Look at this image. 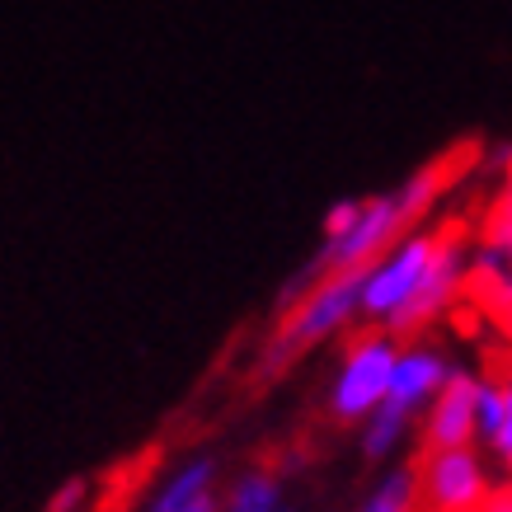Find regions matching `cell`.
Returning <instances> with one entry per match:
<instances>
[{"label":"cell","mask_w":512,"mask_h":512,"mask_svg":"<svg viewBox=\"0 0 512 512\" xmlns=\"http://www.w3.org/2000/svg\"><path fill=\"white\" fill-rule=\"evenodd\" d=\"M503 489H508V498H512V470H508V480H503Z\"/></svg>","instance_id":"ac0fdd59"},{"label":"cell","mask_w":512,"mask_h":512,"mask_svg":"<svg viewBox=\"0 0 512 512\" xmlns=\"http://www.w3.org/2000/svg\"><path fill=\"white\" fill-rule=\"evenodd\" d=\"M353 512H423V494H419V470L409 466H390L381 480L367 489V498Z\"/></svg>","instance_id":"8fae6325"},{"label":"cell","mask_w":512,"mask_h":512,"mask_svg":"<svg viewBox=\"0 0 512 512\" xmlns=\"http://www.w3.org/2000/svg\"><path fill=\"white\" fill-rule=\"evenodd\" d=\"M451 376H456V362H451L437 343L409 339L400 348V362H395V376H390V404H400L404 414L423 419V409L442 395Z\"/></svg>","instance_id":"9c48e42d"},{"label":"cell","mask_w":512,"mask_h":512,"mask_svg":"<svg viewBox=\"0 0 512 512\" xmlns=\"http://www.w3.org/2000/svg\"><path fill=\"white\" fill-rule=\"evenodd\" d=\"M414 470H419L423 512H480L503 489V480H494L480 447L419 451Z\"/></svg>","instance_id":"5b68a950"},{"label":"cell","mask_w":512,"mask_h":512,"mask_svg":"<svg viewBox=\"0 0 512 512\" xmlns=\"http://www.w3.org/2000/svg\"><path fill=\"white\" fill-rule=\"evenodd\" d=\"M437 240H442V231H409L376 264L362 268V325L395 329V320L414 306L419 287L428 282Z\"/></svg>","instance_id":"277c9868"},{"label":"cell","mask_w":512,"mask_h":512,"mask_svg":"<svg viewBox=\"0 0 512 512\" xmlns=\"http://www.w3.org/2000/svg\"><path fill=\"white\" fill-rule=\"evenodd\" d=\"M470 311L498 329V339L512 348V235H480L470 245L466 301Z\"/></svg>","instance_id":"52a82bcc"},{"label":"cell","mask_w":512,"mask_h":512,"mask_svg":"<svg viewBox=\"0 0 512 512\" xmlns=\"http://www.w3.org/2000/svg\"><path fill=\"white\" fill-rule=\"evenodd\" d=\"M404 339H395L390 329H372L362 325L343 339V353L334 362V376L325 386V409L339 423H362L372 419L376 409L390 400V376H395V362H400Z\"/></svg>","instance_id":"3957f363"},{"label":"cell","mask_w":512,"mask_h":512,"mask_svg":"<svg viewBox=\"0 0 512 512\" xmlns=\"http://www.w3.org/2000/svg\"><path fill=\"white\" fill-rule=\"evenodd\" d=\"M484 372H494L498 386H503V428H498V442L489 447V456H494L498 466L512 470V348H503V353L489 357Z\"/></svg>","instance_id":"4fadbf2b"},{"label":"cell","mask_w":512,"mask_h":512,"mask_svg":"<svg viewBox=\"0 0 512 512\" xmlns=\"http://www.w3.org/2000/svg\"><path fill=\"white\" fill-rule=\"evenodd\" d=\"M132 512H226V480L212 451L174 456L137 494Z\"/></svg>","instance_id":"8992f818"},{"label":"cell","mask_w":512,"mask_h":512,"mask_svg":"<svg viewBox=\"0 0 512 512\" xmlns=\"http://www.w3.org/2000/svg\"><path fill=\"white\" fill-rule=\"evenodd\" d=\"M278 512H292V508H278Z\"/></svg>","instance_id":"d6986e66"},{"label":"cell","mask_w":512,"mask_h":512,"mask_svg":"<svg viewBox=\"0 0 512 512\" xmlns=\"http://www.w3.org/2000/svg\"><path fill=\"white\" fill-rule=\"evenodd\" d=\"M409 437H419V419H414V414H404L400 404L386 400L372 419L362 423V456H367V461H390Z\"/></svg>","instance_id":"30bf717a"},{"label":"cell","mask_w":512,"mask_h":512,"mask_svg":"<svg viewBox=\"0 0 512 512\" xmlns=\"http://www.w3.org/2000/svg\"><path fill=\"white\" fill-rule=\"evenodd\" d=\"M503 428V386L494 372H480V447L489 451Z\"/></svg>","instance_id":"5bb4252c"},{"label":"cell","mask_w":512,"mask_h":512,"mask_svg":"<svg viewBox=\"0 0 512 512\" xmlns=\"http://www.w3.org/2000/svg\"><path fill=\"white\" fill-rule=\"evenodd\" d=\"M475 160V146H451L437 160H428L423 170H414L404 184H395L390 193H376V198H362V212L348 231L339 235H320V245L306 264L296 268L292 278L278 287V311H287L292 301L311 292L315 282H325L329 273H353V268H367L386 254L395 240H404L409 231H419V221L433 212V202L447 193L466 165Z\"/></svg>","instance_id":"6da1fadb"},{"label":"cell","mask_w":512,"mask_h":512,"mask_svg":"<svg viewBox=\"0 0 512 512\" xmlns=\"http://www.w3.org/2000/svg\"><path fill=\"white\" fill-rule=\"evenodd\" d=\"M480 235H512V151H508V165H503V184H498L494 202L484 212Z\"/></svg>","instance_id":"9a60e30c"},{"label":"cell","mask_w":512,"mask_h":512,"mask_svg":"<svg viewBox=\"0 0 512 512\" xmlns=\"http://www.w3.org/2000/svg\"><path fill=\"white\" fill-rule=\"evenodd\" d=\"M353 329H362V268L329 273L301 301L278 311V325H273V334H268L259 357H254V376L259 381H278L306 353L325 348L329 339L353 334Z\"/></svg>","instance_id":"7a4b0ae2"},{"label":"cell","mask_w":512,"mask_h":512,"mask_svg":"<svg viewBox=\"0 0 512 512\" xmlns=\"http://www.w3.org/2000/svg\"><path fill=\"white\" fill-rule=\"evenodd\" d=\"M480 512H512V498H508V489H498V494L489 498V503H484Z\"/></svg>","instance_id":"e0dca14e"},{"label":"cell","mask_w":512,"mask_h":512,"mask_svg":"<svg viewBox=\"0 0 512 512\" xmlns=\"http://www.w3.org/2000/svg\"><path fill=\"white\" fill-rule=\"evenodd\" d=\"M282 508V480L268 466L240 470L226 484V512H278Z\"/></svg>","instance_id":"7c38bea8"},{"label":"cell","mask_w":512,"mask_h":512,"mask_svg":"<svg viewBox=\"0 0 512 512\" xmlns=\"http://www.w3.org/2000/svg\"><path fill=\"white\" fill-rule=\"evenodd\" d=\"M456 447H480V376L461 367L419 419V451Z\"/></svg>","instance_id":"ba28073f"},{"label":"cell","mask_w":512,"mask_h":512,"mask_svg":"<svg viewBox=\"0 0 512 512\" xmlns=\"http://www.w3.org/2000/svg\"><path fill=\"white\" fill-rule=\"evenodd\" d=\"M47 512H104V503L90 494L85 480H71L66 489H57V498L47 503Z\"/></svg>","instance_id":"2e32d148"}]
</instances>
